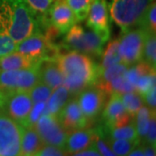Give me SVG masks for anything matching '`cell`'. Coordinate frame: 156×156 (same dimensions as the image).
Listing matches in <instances>:
<instances>
[{"instance_id": "10", "label": "cell", "mask_w": 156, "mask_h": 156, "mask_svg": "<svg viewBox=\"0 0 156 156\" xmlns=\"http://www.w3.org/2000/svg\"><path fill=\"white\" fill-rule=\"evenodd\" d=\"M106 95L105 92L96 85L88 87L78 94L79 107L89 122L95 119L102 112Z\"/></svg>"}, {"instance_id": "2", "label": "cell", "mask_w": 156, "mask_h": 156, "mask_svg": "<svg viewBox=\"0 0 156 156\" xmlns=\"http://www.w3.org/2000/svg\"><path fill=\"white\" fill-rule=\"evenodd\" d=\"M0 25L17 44L40 28L24 0H0Z\"/></svg>"}, {"instance_id": "29", "label": "cell", "mask_w": 156, "mask_h": 156, "mask_svg": "<svg viewBox=\"0 0 156 156\" xmlns=\"http://www.w3.org/2000/svg\"><path fill=\"white\" fill-rule=\"evenodd\" d=\"M128 69V66L123 63H117V64H114L112 66L106 68L104 69H100L99 77H98V81L96 84L107 83L112 79L122 76L125 75V73L127 72Z\"/></svg>"}, {"instance_id": "41", "label": "cell", "mask_w": 156, "mask_h": 156, "mask_svg": "<svg viewBox=\"0 0 156 156\" xmlns=\"http://www.w3.org/2000/svg\"><path fill=\"white\" fill-rule=\"evenodd\" d=\"M5 101V96L0 92V108H2V107L4 106Z\"/></svg>"}, {"instance_id": "5", "label": "cell", "mask_w": 156, "mask_h": 156, "mask_svg": "<svg viewBox=\"0 0 156 156\" xmlns=\"http://www.w3.org/2000/svg\"><path fill=\"white\" fill-rule=\"evenodd\" d=\"M37 82V68L0 71V92L5 98L17 92H29Z\"/></svg>"}, {"instance_id": "3", "label": "cell", "mask_w": 156, "mask_h": 156, "mask_svg": "<svg viewBox=\"0 0 156 156\" xmlns=\"http://www.w3.org/2000/svg\"><path fill=\"white\" fill-rule=\"evenodd\" d=\"M154 0H109L108 11L112 20L122 32L137 27L147 7Z\"/></svg>"}, {"instance_id": "14", "label": "cell", "mask_w": 156, "mask_h": 156, "mask_svg": "<svg viewBox=\"0 0 156 156\" xmlns=\"http://www.w3.org/2000/svg\"><path fill=\"white\" fill-rule=\"evenodd\" d=\"M102 117L107 128H114L126 125L133 121L123 106L121 95L114 93L102 110Z\"/></svg>"}, {"instance_id": "13", "label": "cell", "mask_w": 156, "mask_h": 156, "mask_svg": "<svg viewBox=\"0 0 156 156\" xmlns=\"http://www.w3.org/2000/svg\"><path fill=\"white\" fill-rule=\"evenodd\" d=\"M48 21L60 33H66L77 22L66 0H56L52 2L48 12Z\"/></svg>"}, {"instance_id": "11", "label": "cell", "mask_w": 156, "mask_h": 156, "mask_svg": "<svg viewBox=\"0 0 156 156\" xmlns=\"http://www.w3.org/2000/svg\"><path fill=\"white\" fill-rule=\"evenodd\" d=\"M87 17V25L90 30L107 42L110 36L109 11L107 0H93Z\"/></svg>"}, {"instance_id": "27", "label": "cell", "mask_w": 156, "mask_h": 156, "mask_svg": "<svg viewBox=\"0 0 156 156\" xmlns=\"http://www.w3.org/2000/svg\"><path fill=\"white\" fill-rule=\"evenodd\" d=\"M154 71H155V69L151 67L146 62L140 61L132 65L131 68L128 67L127 72L124 75V77L134 87V84L140 76L149 74V73L154 72Z\"/></svg>"}, {"instance_id": "30", "label": "cell", "mask_w": 156, "mask_h": 156, "mask_svg": "<svg viewBox=\"0 0 156 156\" xmlns=\"http://www.w3.org/2000/svg\"><path fill=\"white\" fill-rule=\"evenodd\" d=\"M137 27L144 29L146 31L156 32V3L154 0L147 7Z\"/></svg>"}, {"instance_id": "32", "label": "cell", "mask_w": 156, "mask_h": 156, "mask_svg": "<svg viewBox=\"0 0 156 156\" xmlns=\"http://www.w3.org/2000/svg\"><path fill=\"white\" fill-rule=\"evenodd\" d=\"M155 71L140 76L134 84L135 92L140 95V96H143L154 86H155Z\"/></svg>"}, {"instance_id": "31", "label": "cell", "mask_w": 156, "mask_h": 156, "mask_svg": "<svg viewBox=\"0 0 156 156\" xmlns=\"http://www.w3.org/2000/svg\"><path fill=\"white\" fill-rule=\"evenodd\" d=\"M52 91L53 90L49 86L39 81L29 90L28 93L34 104L40 101H47L50 98Z\"/></svg>"}, {"instance_id": "37", "label": "cell", "mask_w": 156, "mask_h": 156, "mask_svg": "<svg viewBox=\"0 0 156 156\" xmlns=\"http://www.w3.org/2000/svg\"><path fill=\"white\" fill-rule=\"evenodd\" d=\"M147 145L154 147L156 146V119L155 114L153 115L151 117L150 123H149V128L147 130V133L145 137Z\"/></svg>"}, {"instance_id": "17", "label": "cell", "mask_w": 156, "mask_h": 156, "mask_svg": "<svg viewBox=\"0 0 156 156\" xmlns=\"http://www.w3.org/2000/svg\"><path fill=\"white\" fill-rule=\"evenodd\" d=\"M39 81L52 90L63 85V76L56 59H42L37 66Z\"/></svg>"}, {"instance_id": "38", "label": "cell", "mask_w": 156, "mask_h": 156, "mask_svg": "<svg viewBox=\"0 0 156 156\" xmlns=\"http://www.w3.org/2000/svg\"><path fill=\"white\" fill-rule=\"evenodd\" d=\"M142 99H144L147 106L152 110H155L156 108V85L154 86L152 89L143 96H141Z\"/></svg>"}, {"instance_id": "33", "label": "cell", "mask_w": 156, "mask_h": 156, "mask_svg": "<svg viewBox=\"0 0 156 156\" xmlns=\"http://www.w3.org/2000/svg\"><path fill=\"white\" fill-rule=\"evenodd\" d=\"M17 44L5 29L0 25V57L16 51Z\"/></svg>"}, {"instance_id": "4", "label": "cell", "mask_w": 156, "mask_h": 156, "mask_svg": "<svg viewBox=\"0 0 156 156\" xmlns=\"http://www.w3.org/2000/svg\"><path fill=\"white\" fill-rule=\"evenodd\" d=\"M106 42L93 30H87L79 24H74L67 31L63 47L89 56H100Z\"/></svg>"}, {"instance_id": "6", "label": "cell", "mask_w": 156, "mask_h": 156, "mask_svg": "<svg viewBox=\"0 0 156 156\" xmlns=\"http://www.w3.org/2000/svg\"><path fill=\"white\" fill-rule=\"evenodd\" d=\"M146 33L145 30L140 27L123 32L119 39V52L123 64L129 67L142 60Z\"/></svg>"}, {"instance_id": "1", "label": "cell", "mask_w": 156, "mask_h": 156, "mask_svg": "<svg viewBox=\"0 0 156 156\" xmlns=\"http://www.w3.org/2000/svg\"><path fill=\"white\" fill-rule=\"evenodd\" d=\"M56 59L63 76V85L69 94L78 95L97 83L100 68L90 56L72 50Z\"/></svg>"}, {"instance_id": "23", "label": "cell", "mask_w": 156, "mask_h": 156, "mask_svg": "<svg viewBox=\"0 0 156 156\" xmlns=\"http://www.w3.org/2000/svg\"><path fill=\"white\" fill-rule=\"evenodd\" d=\"M117 63H122V61L119 52V39H114L104 50L101 63L99 68L100 69H104Z\"/></svg>"}, {"instance_id": "34", "label": "cell", "mask_w": 156, "mask_h": 156, "mask_svg": "<svg viewBox=\"0 0 156 156\" xmlns=\"http://www.w3.org/2000/svg\"><path fill=\"white\" fill-rule=\"evenodd\" d=\"M45 109H46V101H40L34 103L32 108L30 112L25 127H33L40 116L44 114Z\"/></svg>"}, {"instance_id": "22", "label": "cell", "mask_w": 156, "mask_h": 156, "mask_svg": "<svg viewBox=\"0 0 156 156\" xmlns=\"http://www.w3.org/2000/svg\"><path fill=\"white\" fill-rule=\"evenodd\" d=\"M154 114H155V110H152L147 106L142 105L139 109V111L135 115L134 124H135V128H136L140 140L145 139L148 128H149L151 117Z\"/></svg>"}, {"instance_id": "42", "label": "cell", "mask_w": 156, "mask_h": 156, "mask_svg": "<svg viewBox=\"0 0 156 156\" xmlns=\"http://www.w3.org/2000/svg\"><path fill=\"white\" fill-rule=\"evenodd\" d=\"M51 1H52V2H54V1H56V0H51Z\"/></svg>"}, {"instance_id": "7", "label": "cell", "mask_w": 156, "mask_h": 156, "mask_svg": "<svg viewBox=\"0 0 156 156\" xmlns=\"http://www.w3.org/2000/svg\"><path fill=\"white\" fill-rule=\"evenodd\" d=\"M23 126L0 113V156H20Z\"/></svg>"}, {"instance_id": "35", "label": "cell", "mask_w": 156, "mask_h": 156, "mask_svg": "<svg viewBox=\"0 0 156 156\" xmlns=\"http://www.w3.org/2000/svg\"><path fill=\"white\" fill-rule=\"evenodd\" d=\"M96 132V130H95ZM94 145L99 151L101 156H117L114 151L110 148V147L108 145L106 140L103 139L100 134L96 132V136H95V140H94Z\"/></svg>"}, {"instance_id": "15", "label": "cell", "mask_w": 156, "mask_h": 156, "mask_svg": "<svg viewBox=\"0 0 156 156\" xmlns=\"http://www.w3.org/2000/svg\"><path fill=\"white\" fill-rule=\"evenodd\" d=\"M57 118L67 133L87 128L89 125V121L81 110L77 99L68 101Z\"/></svg>"}, {"instance_id": "39", "label": "cell", "mask_w": 156, "mask_h": 156, "mask_svg": "<svg viewBox=\"0 0 156 156\" xmlns=\"http://www.w3.org/2000/svg\"><path fill=\"white\" fill-rule=\"evenodd\" d=\"M69 156H101V154L99 151L97 150V148L95 147V146L93 143L88 148H86V149H84L83 151H80V152H77V153L72 154Z\"/></svg>"}, {"instance_id": "9", "label": "cell", "mask_w": 156, "mask_h": 156, "mask_svg": "<svg viewBox=\"0 0 156 156\" xmlns=\"http://www.w3.org/2000/svg\"><path fill=\"white\" fill-rule=\"evenodd\" d=\"M44 145L63 148L68 133L62 128L57 116L44 114L33 126Z\"/></svg>"}, {"instance_id": "20", "label": "cell", "mask_w": 156, "mask_h": 156, "mask_svg": "<svg viewBox=\"0 0 156 156\" xmlns=\"http://www.w3.org/2000/svg\"><path fill=\"white\" fill-rule=\"evenodd\" d=\"M69 96V92L64 85H62L57 89H54L50 95V98L46 101L45 113L57 116L58 114L62 109V108L68 102Z\"/></svg>"}, {"instance_id": "28", "label": "cell", "mask_w": 156, "mask_h": 156, "mask_svg": "<svg viewBox=\"0 0 156 156\" xmlns=\"http://www.w3.org/2000/svg\"><path fill=\"white\" fill-rule=\"evenodd\" d=\"M122 101L126 111L131 117L134 118L140 107L143 105L142 97L137 92H129L121 95Z\"/></svg>"}, {"instance_id": "21", "label": "cell", "mask_w": 156, "mask_h": 156, "mask_svg": "<svg viewBox=\"0 0 156 156\" xmlns=\"http://www.w3.org/2000/svg\"><path fill=\"white\" fill-rule=\"evenodd\" d=\"M101 134H106V139H122V140H140L134 121H131L130 122L123 125L121 127H117L114 128H101L97 129ZM105 139V138H103Z\"/></svg>"}, {"instance_id": "8", "label": "cell", "mask_w": 156, "mask_h": 156, "mask_svg": "<svg viewBox=\"0 0 156 156\" xmlns=\"http://www.w3.org/2000/svg\"><path fill=\"white\" fill-rule=\"evenodd\" d=\"M16 51L32 58L42 59H56L59 50L56 45L51 43L48 37H45L40 31L30 35L17 44Z\"/></svg>"}, {"instance_id": "24", "label": "cell", "mask_w": 156, "mask_h": 156, "mask_svg": "<svg viewBox=\"0 0 156 156\" xmlns=\"http://www.w3.org/2000/svg\"><path fill=\"white\" fill-rule=\"evenodd\" d=\"M30 10L33 13L39 25L48 21V12L52 4L51 0H24Z\"/></svg>"}, {"instance_id": "12", "label": "cell", "mask_w": 156, "mask_h": 156, "mask_svg": "<svg viewBox=\"0 0 156 156\" xmlns=\"http://www.w3.org/2000/svg\"><path fill=\"white\" fill-rule=\"evenodd\" d=\"M32 106L33 102L28 92H17L7 96L2 108H5L6 115L25 127Z\"/></svg>"}, {"instance_id": "16", "label": "cell", "mask_w": 156, "mask_h": 156, "mask_svg": "<svg viewBox=\"0 0 156 156\" xmlns=\"http://www.w3.org/2000/svg\"><path fill=\"white\" fill-rule=\"evenodd\" d=\"M95 136V129L85 128L69 132L68 133L62 149L67 154H72L83 151L94 143Z\"/></svg>"}, {"instance_id": "43", "label": "cell", "mask_w": 156, "mask_h": 156, "mask_svg": "<svg viewBox=\"0 0 156 156\" xmlns=\"http://www.w3.org/2000/svg\"><path fill=\"white\" fill-rule=\"evenodd\" d=\"M35 156H36V155H35Z\"/></svg>"}, {"instance_id": "36", "label": "cell", "mask_w": 156, "mask_h": 156, "mask_svg": "<svg viewBox=\"0 0 156 156\" xmlns=\"http://www.w3.org/2000/svg\"><path fill=\"white\" fill-rule=\"evenodd\" d=\"M36 156H67L64 150L55 146L44 145Z\"/></svg>"}, {"instance_id": "40", "label": "cell", "mask_w": 156, "mask_h": 156, "mask_svg": "<svg viewBox=\"0 0 156 156\" xmlns=\"http://www.w3.org/2000/svg\"><path fill=\"white\" fill-rule=\"evenodd\" d=\"M144 146H136L133 150L131 151L127 156H143Z\"/></svg>"}, {"instance_id": "19", "label": "cell", "mask_w": 156, "mask_h": 156, "mask_svg": "<svg viewBox=\"0 0 156 156\" xmlns=\"http://www.w3.org/2000/svg\"><path fill=\"white\" fill-rule=\"evenodd\" d=\"M44 145L34 127H23L20 156H35Z\"/></svg>"}, {"instance_id": "26", "label": "cell", "mask_w": 156, "mask_h": 156, "mask_svg": "<svg viewBox=\"0 0 156 156\" xmlns=\"http://www.w3.org/2000/svg\"><path fill=\"white\" fill-rule=\"evenodd\" d=\"M142 59L151 67H156V37L155 33L147 31Z\"/></svg>"}, {"instance_id": "25", "label": "cell", "mask_w": 156, "mask_h": 156, "mask_svg": "<svg viewBox=\"0 0 156 156\" xmlns=\"http://www.w3.org/2000/svg\"><path fill=\"white\" fill-rule=\"evenodd\" d=\"M117 156H127L140 142V140H129L122 139H104Z\"/></svg>"}, {"instance_id": "18", "label": "cell", "mask_w": 156, "mask_h": 156, "mask_svg": "<svg viewBox=\"0 0 156 156\" xmlns=\"http://www.w3.org/2000/svg\"><path fill=\"white\" fill-rule=\"evenodd\" d=\"M40 61L41 60H37L17 51H14L6 56L0 57V71L34 69L37 68Z\"/></svg>"}]
</instances>
